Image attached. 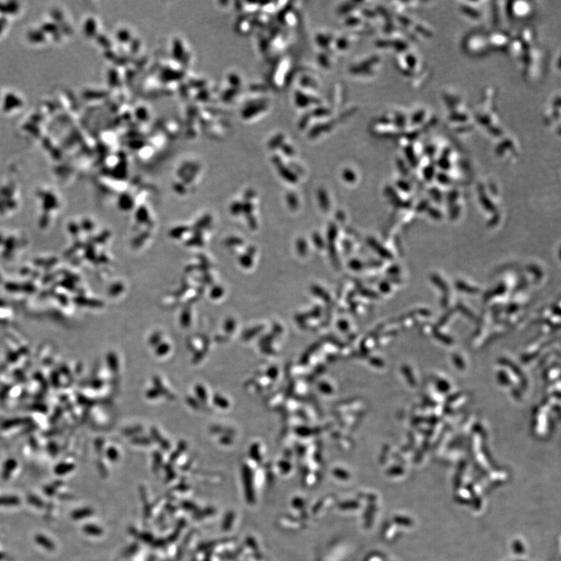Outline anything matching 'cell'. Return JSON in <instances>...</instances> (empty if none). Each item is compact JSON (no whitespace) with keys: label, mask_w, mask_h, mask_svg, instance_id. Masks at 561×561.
<instances>
[{"label":"cell","mask_w":561,"mask_h":561,"mask_svg":"<svg viewBox=\"0 0 561 561\" xmlns=\"http://www.w3.org/2000/svg\"><path fill=\"white\" fill-rule=\"evenodd\" d=\"M442 101L446 109V124L454 132L467 134L476 127L473 113L457 90L447 87L442 90Z\"/></svg>","instance_id":"1"},{"label":"cell","mask_w":561,"mask_h":561,"mask_svg":"<svg viewBox=\"0 0 561 561\" xmlns=\"http://www.w3.org/2000/svg\"><path fill=\"white\" fill-rule=\"evenodd\" d=\"M472 113L476 127H480L486 135L499 139L505 134L496 105V93L493 88L488 87L485 90Z\"/></svg>","instance_id":"2"},{"label":"cell","mask_w":561,"mask_h":561,"mask_svg":"<svg viewBox=\"0 0 561 561\" xmlns=\"http://www.w3.org/2000/svg\"><path fill=\"white\" fill-rule=\"evenodd\" d=\"M462 46L466 53L474 57H483L491 51L487 35L481 31L466 34L462 41Z\"/></svg>","instance_id":"3"},{"label":"cell","mask_w":561,"mask_h":561,"mask_svg":"<svg viewBox=\"0 0 561 561\" xmlns=\"http://www.w3.org/2000/svg\"><path fill=\"white\" fill-rule=\"evenodd\" d=\"M544 122L546 125L560 136V92L558 91L551 96L544 111Z\"/></svg>","instance_id":"4"},{"label":"cell","mask_w":561,"mask_h":561,"mask_svg":"<svg viewBox=\"0 0 561 561\" xmlns=\"http://www.w3.org/2000/svg\"><path fill=\"white\" fill-rule=\"evenodd\" d=\"M486 2H461L459 3V11L464 18L472 23H479L484 16L483 4Z\"/></svg>","instance_id":"5"},{"label":"cell","mask_w":561,"mask_h":561,"mask_svg":"<svg viewBox=\"0 0 561 561\" xmlns=\"http://www.w3.org/2000/svg\"><path fill=\"white\" fill-rule=\"evenodd\" d=\"M506 12L509 17L515 20L528 19L533 14L534 6L532 3L526 1L508 2Z\"/></svg>","instance_id":"6"}]
</instances>
